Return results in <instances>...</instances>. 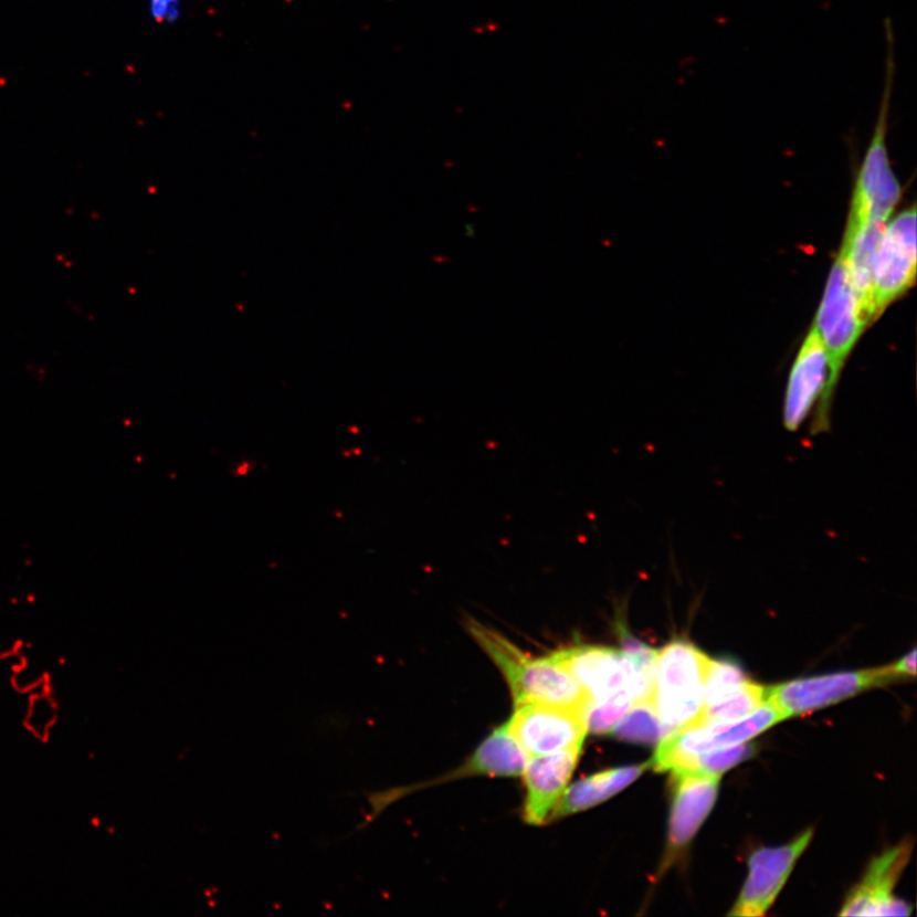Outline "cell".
I'll list each match as a JSON object with an SVG mask.
<instances>
[{
    "label": "cell",
    "instance_id": "6da1fadb",
    "mask_svg": "<svg viewBox=\"0 0 917 917\" xmlns=\"http://www.w3.org/2000/svg\"><path fill=\"white\" fill-rule=\"evenodd\" d=\"M466 630L510 686L515 706L540 704L586 714L591 702L586 688L552 658L533 657L502 633L470 619Z\"/></svg>",
    "mask_w": 917,
    "mask_h": 917
},
{
    "label": "cell",
    "instance_id": "7a4b0ae2",
    "mask_svg": "<svg viewBox=\"0 0 917 917\" xmlns=\"http://www.w3.org/2000/svg\"><path fill=\"white\" fill-rule=\"evenodd\" d=\"M868 324L850 275L846 254L844 249H841L832 266L814 324L829 356L830 377L819 414L815 417L813 433L829 430L832 397L835 394L842 367Z\"/></svg>",
    "mask_w": 917,
    "mask_h": 917
},
{
    "label": "cell",
    "instance_id": "3957f363",
    "mask_svg": "<svg viewBox=\"0 0 917 917\" xmlns=\"http://www.w3.org/2000/svg\"><path fill=\"white\" fill-rule=\"evenodd\" d=\"M710 658L687 640L657 650L652 702L673 730L687 728L702 710Z\"/></svg>",
    "mask_w": 917,
    "mask_h": 917
},
{
    "label": "cell",
    "instance_id": "277c9868",
    "mask_svg": "<svg viewBox=\"0 0 917 917\" xmlns=\"http://www.w3.org/2000/svg\"><path fill=\"white\" fill-rule=\"evenodd\" d=\"M889 665L881 668L819 675L766 688V703L782 720L810 714L844 702L875 687L895 682Z\"/></svg>",
    "mask_w": 917,
    "mask_h": 917
},
{
    "label": "cell",
    "instance_id": "5b68a950",
    "mask_svg": "<svg viewBox=\"0 0 917 917\" xmlns=\"http://www.w3.org/2000/svg\"><path fill=\"white\" fill-rule=\"evenodd\" d=\"M780 721L779 713L765 703L745 718L675 730L657 745L649 767L656 772H672L688 757L745 744Z\"/></svg>",
    "mask_w": 917,
    "mask_h": 917
},
{
    "label": "cell",
    "instance_id": "8992f818",
    "mask_svg": "<svg viewBox=\"0 0 917 917\" xmlns=\"http://www.w3.org/2000/svg\"><path fill=\"white\" fill-rule=\"evenodd\" d=\"M916 208L887 223L873 268L875 319L906 294L916 280Z\"/></svg>",
    "mask_w": 917,
    "mask_h": 917
},
{
    "label": "cell",
    "instance_id": "52a82bcc",
    "mask_svg": "<svg viewBox=\"0 0 917 917\" xmlns=\"http://www.w3.org/2000/svg\"><path fill=\"white\" fill-rule=\"evenodd\" d=\"M813 829L807 830L787 845L758 849L749 857V873L730 916H763L777 902L793 872L799 857L813 839Z\"/></svg>",
    "mask_w": 917,
    "mask_h": 917
},
{
    "label": "cell",
    "instance_id": "ba28073f",
    "mask_svg": "<svg viewBox=\"0 0 917 917\" xmlns=\"http://www.w3.org/2000/svg\"><path fill=\"white\" fill-rule=\"evenodd\" d=\"M507 723L513 737L528 757L552 755L580 746L588 732L586 714L540 704L516 706L513 718Z\"/></svg>",
    "mask_w": 917,
    "mask_h": 917
},
{
    "label": "cell",
    "instance_id": "9c48e42d",
    "mask_svg": "<svg viewBox=\"0 0 917 917\" xmlns=\"http://www.w3.org/2000/svg\"><path fill=\"white\" fill-rule=\"evenodd\" d=\"M672 779V814L661 874L685 855L692 840L713 811L721 778L702 772L681 771L673 772Z\"/></svg>",
    "mask_w": 917,
    "mask_h": 917
},
{
    "label": "cell",
    "instance_id": "30bf717a",
    "mask_svg": "<svg viewBox=\"0 0 917 917\" xmlns=\"http://www.w3.org/2000/svg\"><path fill=\"white\" fill-rule=\"evenodd\" d=\"M586 688L591 702L629 691L637 703L635 672L621 650L598 645H573L549 655Z\"/></svg>",
    "mask_w": 917,
    "mask_h": 917
},
{
    "label": "cell",
    "instance_id": "8fae6325",
    "mask_svg": "<svg viewBox=\"0 0 917 917\" xmlns=\"http://www.w3.org/2000/svg\"><path fill=\"white\" fill-rule=\"evenodd\" d=\"M914 840L885 850L874 857L861 883L850 892L841 916H907L911 907L894 895L899 877L910 861Z\"/></svg>",
    "mask_w": 917,
    "mask_h": 917
},
{
    "label": "cell",
    "instance_id": "7c38bea8",
    "mask_svg": "<svg viewBox=\"0 0 917 917\" xmlns=\"http://www.w3.org/2000/svg\"><path fill=\"white\" fill-rule=\"evenodd\" d=\"M829 377V356L820 333L813 325L800 347L789 377L783 404V426L788 431L795 432L802 426L815 400L823 396Z\"/></svg>",
    "mask_w": 917,
    "mask_h": 917
},
{
    "label": "cell",
    "instance_id": "4fadbf2b",
    "mask_svg": "<svg viewBox=\"0 0 917 917\" xmlns=\"http://www.w3.org/2000/svg\"><path fill=\"white\" fill-rule=\"evenodd\" d=\"M581 749L582 745L552 755L530 757L523 773L527 786L525 822L541 825L552 815L577 769Z\"/></svg>",
    "mask_w": 917,
    "mask_h": 917
},
{
    "label": "cell",
    "instance_id": "5bb4252c",
    "mask_svg": "<svg viewBox=\"0 0 917 917\" xmlns=\"http://www.w3.org/2000/svg\"><path fill=\"white\" fill-rule=\"evenodd\" d=\"M527 762V753L513 737L506 723L483 741L454 778L473 777V774L474 777L518 778L524 773Z\"/></svg>",
    "mask_w": 917,
    "mask_h": 917
},
{
    "label": "cell",
    "instance_id": "9a60e30c",
    "mask_svg": "<svg viewBox=\"0 0 917 917\" xmlns=\"http://www.w3.org/2000/svg\"><path fill=\"white\" fill-rule=\"evenodd\" d=\"M649 769V763L619 767L582 779L565 790L552 813L554 819L589 810L621 793Z\"/></svg>",
    "mask_w": 917,
    "mask_h": 917
},
{
    "label": "cell",
    "instance_id": "2e32d148",
    "mask_svg": "<svg viewBox=\"0 0 917 917\" xmlns=\"http://www.w3.org/2000/svg\"><path fill=\"white\" fill-rule=\"evenodd\" d=\"M673 731L658 716L652 699H642L633 704L608 734L630 744L657 746Z\"/></svg>",
    "mask_w": 917,
    "mask_h": 917
},
{
    "label": "cell",
    "instance_id": "e0dca14e",
    "mask_svg": "<svg viewBox=\"0 0 917 917\" xmlns=\"http://www.w3.org/2000/svg\"><path fill=\"white\" fill-rule=\"evenodd\" d=\"M766 703V687L750 681L738 695L725 702L703 706L697 718L688 727L737 720L752 714ZM687 727V728H688Z\"/></svg>",
    "mask_w": 917,
    "mask_h": 917
},
{
    "label": "cell",
    "instance_id": "ac0fdd59",
    "mask_svg": "<svg viewBox=\"0 0 917 917\" xmlns=\"http://www.w3.org/2000/svg\"><path fill=\"white\" fill-rule=\"evenodd\" d=\"M756 752V746L739 744L736 746L723 747L708 752L692 756L682 761L681 765L673 772L694 771L714 777H720L724 772L732 769L741 762L749 760Z\"/></svg>",
    "mask_w": 917,
    "mask_h": 917
},
{
    "label": "cell",
    "instance_id": "d6986e66",
    "mask_svg": "<svg viewBox=\"0 0 917 917\" xmlns=\"http://www.w3.org/2000/svg\"><path fill=\"white\" fill-rule=\"evenodd\" d=\"M633 704H635V698L629 691L619 692V694L600 699V702H590L586 713L588 731L593 734L610 732L613 725L630 710Z\"/></svg>",
    "mask_w": 917,
    "mask_h": 917
},
{
    "label": "cell",
    "instance_id": "ffe728a7",
    "mask_svg": "<svg viewBox=\"0 0 917 917\" xmlns=\"http://www.w3.org/2000/svg\"><path fill=\"white\" fill-rule=\"evenodd\" d=\"M892 673L896 681L908 679L916 677V650L913 649L910 654H906L899 658L898 662L889 664Z\"/></svg>",
    "mask_w": 917,
    "mask_h": 917
}]
</instances>
